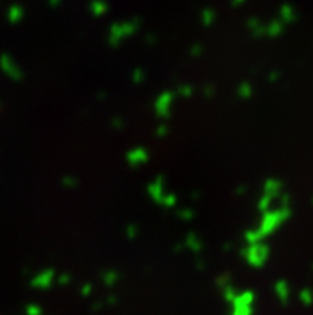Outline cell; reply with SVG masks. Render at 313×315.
I'll return each mask as SVG.
<instances>
[{"label": "cell", "instance_id": "6da1fadb", "mask_svg": "<svg viewBox=\"0 0 313 315\" xmlns=\"http://www.w3.org/2000/svg\"><path fill=\"white\" fill-rule=\"evenodd\" d=\"M281 203L275 208H268L262 212L260 221L248 229L245 232V240L249 242H259V240H267L270 235H273L280 227L291 218V205H289V197L283 194L280 197Z\"/></svg>", "mask_w": 313, "mask_h": 315}, {"label": "cell", "instance_id": "7a4b0ae2", "mask_svg": "<svg viewBox=\"0 0 313 315\" xmlns=\"http://www.w3.org/2000/svg\"><path fill=\"white\" fill-rule=\"evenodd\" d=\"M147 195L150 197L153 203L160 205L162 208L171 209L178 206V195L167 189V181L163 176H156L147 184Z\"/></svg>", "mask_w": 313, "mask_h": 315}, {"label": "cell", "instance_id": "3957f363", "mask_svg": "<svg viewBox=\"0 0 313 315\" xmlns=\"http://www.w3.org/2000/svg\"><path fill=\"white\" fill-rule=\"evenodd\" d=\"M137 31H139V21L136 20H125V21L114 23L107 29V36H106L107 45L112 48H118L120 45H123L128 39L134 37Z\"/></svg>", "mask_w": 313, "mask_h": 315}, {"label": "cell", "instance_id": "277c9868", "mask_svg": "<svg viewBox=\"0 0 313 315\" xmlns=\"http://www.w3.org/2000/svg\"><path fill=\"white\" fill-rule=\"evenodd\" d=\"M241 256L248 262V266L260 269L265 266V262L270 258V247L265 240L259 242H249L246 247L241 250Z\"/></svg>", "mask_w": 313, "mask_h": 315}, {"label": "cell", "instance_id": "5b68a950", "mask_svg": "<svg viewBox=\"0 0 313 315\" xmlns=\"http://www.w3.org/2000/svg\"><path fill=\"white\" fill-rule=\"evenodd\" d=\"M283 195V182L280 179L275 178H268L264 186H262V194H260L256 208L259 213L265 212V209L272 208V203L275 202L276 198H280Z\"/></svg>", "mask_w": 313, "mask_h": 315}, {"label": "cell", "instance_id": "8992f818", "mask_svg": "<svg viewBox=\"0 0 313 315\" xmlns=\"http://www.w3.org/2000/svg\"><path fill=\"white\" fill-rule=\"evenodd\" d=\"M176 93L171 90L162 91L153 101V112L160 120H168L173 114V106H175Z\"/></svg>", "mask_w": 313, "mask_h": 315}, {"label": "cell", "instance_id": "52a82bcc", "mask_svg": "<svg viewBox=\"0 0 313 315\" xmlns=\"http://www.w3.org/2000/svg\"><path fill=\"white\" fill-rule=\"evenodd\" d=\"M232 304V315H251L253 313L254 294L253 291H241L229 301Z\"/></svg>", "mask_w": 313, "mask_h": 315}, {"label": "cell", "instance_id": "ba28073f", "mask_svg": "<svg viewBox=\"0 0 313 315\" xmlns=\"http://www.w3.org/2000/svg\"><path fill=\"white\" fill-rule=\"evenodd\" d=\"M149 159H150V152L142 146L133 147L131 151H128L126 155H125V160L131 168L144 167V165L149 162Z\"/></svg>", "mask_w": 313, "mask_h": 315}, {"label": "cell", "instance_id": "9c48e42d", "mask_svg": "<svg viewBox=\"0 0 313 315\" xmlns=\"http://www.w3.org/2000/svg\"><path fill=\"white\" fill-rule=\"evenodd\" d=\"M0 69L4 71V74L7 77H10L12 80H21L23 78V69L18 66V63L10 56L4 53L2 56H0Z\"/></svg>", "mask_w": 313, "mask_h": 315}, {"label": "cell", "instance_id": "30bf717a", "mask_svg": "<svg viewBox=\"0 0 313 315\" xmlns=\"http://www.w3.org/2000/svg\"><path fill=\"white\" fill-rule=\"evenodd\" d=\"M246 29H248L249 36L253 39L265 37V24L257 18H249L248 23H246Z\"/></svg>", "mask_w": 313, "mask_h": 315}, {"label": "cell", "instance_id": "8fae6325", "mask_svg": "<svg viewBox=\"0 0 313 315\" xmlns=\"http://www.w3.org/2000/svg\"><path fill=\"white\" fill-rule=\"evenodd\" d=\"M55 278H56V274L51 269L42 270V272L36 278H34V286H37V288H48V286L53 285Z\"/></svg>", "mask_w": 313, "mask_h": 315}, {"label": "cell", "instance_id": "7c38bea8", "mask_svg": "<svg viewBox=\"0 0 313 315\" xmlns=\"http://www.w3.org/2000/svg\"><path fill=\"white\" fill-rule=\"evenodd\" d=\"M284 23L281 20H275L272 23H268L265 24V37L268 39H278L280 36H283V32H284Z\"/></svg>", "mask_w": 313, "mask_h": 315}, {"label": "cell", "instance_id": "4fadbf2b", "mask_svg": "<svg viewBox=\"0 0 313 315\" xmlns=\"http://www.w3.org/2000/svg\"><path fill=\"white\" fill-rule=\"evenodd\" d=\"M184 247L190 251H194V253H200L203 250V242L195 232H189L186 235V239H184Z\"/></svg>", "mask_w": 313, "mask_h": 315}, {"label": "cell", "instance_id": "5bb4252c", "mask_svg": "<svg viewBox=\"0 0 313 315\" xmlns=\"http://www.w3.org/2000/svg\"><path fill=\"white\" fill-rule=\"evenodd\" d=\"M253 94H254V88H253V85H251L249 82H241L238 85L237 96H238L240 99H243V101L251 99V98H253Z\"/></svg>", "mask_w": 313, "mask_h": 315}, {"label": "cell", "instance_id": "9a60e30c", "mask_svg": "<svg viewBox=\"0 0 313 315\" xmlns=\"http://www.w3.org/2000/svg\"><path fill=\"white\" fill-rule=\"evenodd\" d=\"M275 293L283 302L288 301V297H289V286H288V283L283 282V280H280V282L275 285Z\"/></svg>", "mask_w": 313, "mask_h": 315}, {"label": "cell", "instance_id": "2e32d148", "mask_svg": "<svg viewBox=\"0 0 313 315\" xmlns=\"http://www.w3.org/2000/svg\"><path fill=\"white\" fill-rule=\"evenodd\" d=\"M176 96L178 98H184V99H187V98H190V96H194V93H195V88L190 83H182V85H179L178 88H176Z\"/></svg>", "mask_w": 313, "mask_h": 315}, {"label": "cell", "instance_id": "e0dca14e", "mask_svg": "<svg viewBox=\"0 0 313 315\" xmlns=\"http://www.w3.org/2000/svg\"><path fill=\"white\" fill-rule=\"evenodd\" d=\"M129 78H131V83L141 85L145 80V71H144L142 67H134L133 71H131V75H129Z\"/></svg>", "mask_w": 313, "mask_h": 315}, {"label": "cell", "instance_id": "ac0fdd59", "mask_svg": "<svg viewBox=\"0 0 313 315\" xmlns=\"http://www.w3.org/2000/svg\"><path fill=\"white\" fill-rule=\"evenodd\" d=\"M90 8H91V13L94 16H104L107 13V5L104 2H101V0H94Z\"/></svg>", "mask_w": 313, "mask_h": 315}, {"label": "cell", "instance_id": "d6986e66", "mask_svg": "<svg viewBox=\"0 0 313 315\" xmlns=\"http://www.w3.org/2000/svg\"><path fill=\"white\" fill-rule=\"evenodd\" d=\"M194 216H195V213H194V209H192V208L184 206V208H179V209H178V218H179V220H182V221H186V223L192 221V220H194Z\"/></svg>", "mask_w": 313, "mask_h": 315}, {"label": "cell", "instance_id": "ffe728a7", "mask_svg": "<svg viewBox=\"0 0 313 315\" xmlns=\"http://www.w3.org/2000/svg\"><path fill=\"white\" fill-rule=\"evenodd\" d=\"M117 280H118V274L115 272V270H106V272L102 274V282H104V285L112 286L114 283H117Z\"/></svg>", "mask_w": 313, "mask_h": 315}, {"label": "cell", "instance_id": "44dd1931", "mask_svg": "<svg viewBox=\"0 0 313 315\" xmlns=\"http://www.w3.org/2000/svg\"><path fill=\"white\" fill-rule=\"evenodd\" d=\"M216 21V13L213 10H205L202 13V24L205 26V28H210V26H213Z\"/></svg>", "mask_w": 313, "mask_h": 315}, {"label": "cell", "instance_id": "7402d4cb", "mask_svg": "<svg viewBox=\"0 0 313 315\" xmlns=\"http://www.w3.org/2000/svg\"><path fill=\"white\" fill-rule=\"evenodd\" d=\"M294 12L291 10L289 7H284V8H281V12H280V20L284 23V24H289V23H292L294 21Z\"/></svg>", "mask_w": 313, "mask_h": 315}, {"label": "cell", "instance_id": "603a6c76", "mask_svg": "<svg viewBox=\"0 0 313 315\" xmlns=\"http://www.w3.org/2000/svg\"><path fill=\"white\" fill-rule=\"evenodd\" d=\"M8 18H10L12 23H20L21 18H23V10H21V8H12L10 16H8Z\"/></svg>", "mask_w": 313, "mask_h": 315}, {"label": "cell", "instance_id": "cb8c5ba5", "mask_svg": "<svg viewBox=\"0 0 313 315\" xmlns=\"http://www.w3.org/2000/svg\"><path fill=\"white\" fill-rule=\"evenodd\" d=\"M63 186L67 189H74L78 186V179L74 176H66V178H63Z\"/></svg>", "mask_w": 313, "mask_h": 315}, {"label": "cell", "instance_id": "d4e9b609", "mask_svg": "<svg viewBox=\"0 0 313 315\" xmlns=\"http://www.w3.org/2000/svg\"><path fill=\"white\" fill-rule=\"evenodd\" d=\"M168 133H170V130H168V127L165 125V124H162V125H159V127L155 128V136L156 138H165Z\"/></svg>", "mask_w": 313, "mask_h": 315}, {"label": "cell", "instance_id": "484cf974", "mask_svg": "<svg viewBox=\"0 0 313 315\" xmlns=\"http://www.w3.org/2000/svg\"><path fill=\"white\" fill-rule=\"evenodd\" d=\"M137 232H139V227L134 226V224H129L126 227V237L128 239H136L137 237Z\"/></svg>", "mask_w": 313, "mask_h": 315}, {"label": "cell", "instance_id": "4316f807", "mask_svg": "<svg viewBox=\"0 0 313 315\" xmlns=\"http://www.w3.org/2000/svg\"><path fill=\"white\" fill-rule=\"evenodd\" d=\"M205 51V48H203V45H200V43H195V45L190 48V56H195V58H198V56H202V53Z\"/></svg>", "mask_w": 313, "mask_h": 315}, {"label": "cell", "instance_id": "83f0119b", "mask_svg": "<svg viewBox=\"0 0 313 315\" xmlns=\"http://www.w3.org/2000/svg\"><path fill=\"white\" fill-rule=\"evenodd\" d=\"M112 127H114V130H121L125 127V120L121 117H114L112 119Z\"/></svg>", "mask_w": 313, "mask_h": 315}, {"label": "cell", "instance_id": "f1b7e54d", "mask_svg": "<svg viewBox=\"0 0 313 315\" xmlns=\"http://www.w3.org/2000/svg\"><path fill=\"white\" fill-rule=\"evenodd\" d=\"M300 299H302L303 302H305V304H310L311 299H313V297H311V293H310L308 290H303V291L300 293Z\"/></svg>", "mask_w": 313, "mask_h": 315}, {"label": "cell", "instance_id": "f546056e", "mask_svg": "<svg viewBox=\"0 0 313 315\" xmlns=\"http://www.w3.org/2000/svg\"><path fill=\"white\" fill-rule=\"evenodd\" d=\"M203 94L206 96V98H213V96H214V86H205V88H203Z\"/></svg>", "mask_w": 313, "mask_h": 315}, {"label": "cell", "instance_id": "4dcf8cb0", "mask_svg": "<svg viewBox=\"0 0 313 315\" xmlns=\"http://www.w3.org/2000/svg\"><path fill=\"white\" fill-rule=\"evenodd\" d=\"M69 282H71V277L66 275V274H63V275H59V277H58V283H59V285H67Z\"/></svg>", "mask_w": 313, "mask_h": 315}, {"label": "cell", "instance_id": "1f68e13d", "mask_svg": "<svg viewBox=\"0 0 313 315\" xmlns=\"http://www.w3.org/2000/svg\"><path fill=\"white\" fill-rule=\"evenodd\" d=\"M82 291H83V294L86 296V294H88V293L91 291V285H85V286H83V290H82Z\"/></svg>", "mask_w": 313, "mask_h": 315}, {"label": "cell", "instance_id": "d6a6232c", "mask_svg": "<svg viewBox=\"0 0 313 315\" xmlns=\"http://www.w3.org/2000/svg\"><path fill=\"white\" fill-rule=\"evenodd\" d=\"M246 190H248V187H240V189L237 190V194H238V195H243V192H246Z\"/></svg>", "mask_w": 313, "mask_h": 315}]
</instances>
